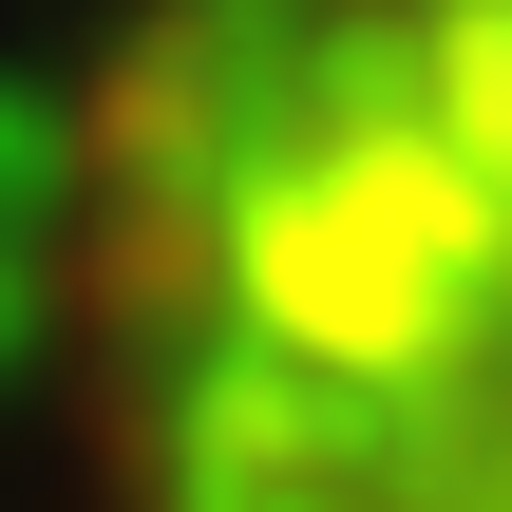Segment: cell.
<instances>
[{
	"label": "cell",
	"instance_id": "1",
	"mask_svg": "<svg viewBox=\"0 0 512 512\" xmlns=\"http://www.w3.org/2000/svg\"><path fill=\"white\" fill-rule=\"evenodd\" d=\"M57 304L95 512H512V0H133Z\"/></svg>",
	"mask_w": 512,
	"mask_h": 512
}]
</instances>
